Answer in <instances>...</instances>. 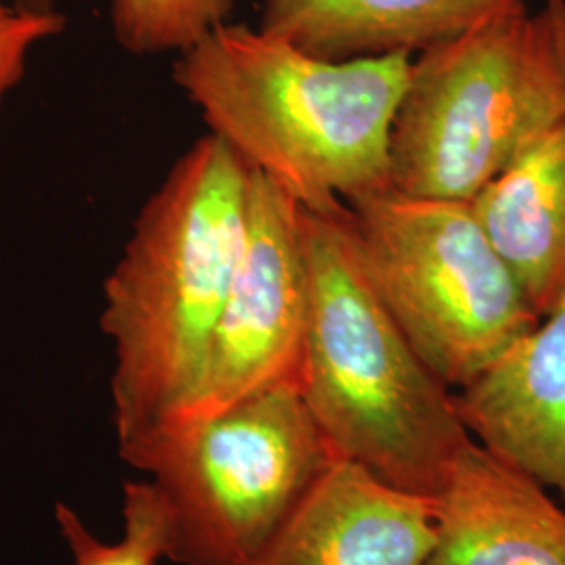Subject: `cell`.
Masks as SVG:
<instances>
[{"label": "cell", "mask_w": 565, "mask_h": 565, "mask_svg": "<svg viewBox=\"0 0 565 565\" xmlns=\"http://www.w3.org/2000/svg\"><path fill=\"white\" fill-rule=\"evenodd\" d=\"M413 57L321 60L228 21L177 55L172 81L210 135L323 212L392 186L390 139Z\"/></svg>", "instance_id": "cell-1"}, {"label": "cell", "mask_w": 565, "mask_h": 565, "mask_svg": "<svg viewBox=\"0 0 565 565\" xmlns=\"http://www.w3.org/2000/svg\"><path fill=\"white\" fill-rule=\"evenodd\" d=\"M247 186L249 166L207 132L132 224L103 285L118 445L170 417L198 382L239 260Z\"/></svg>", "instance_id": "cell-2"}, {"label": "cell", "mask_w": 565, "mask_h": 565, "mask_svg": "<svg viewBox=\"0 0 565 565\" xmlns=\"http://www.w3.org/2000/svg\"><path fill=\"white\" fill-rule=\"evenodd\" d=\"M310 310L300 394L343 461L438 499L473 443L455 390L425 364L364 273L345 205L303 210Z\"/></svg>", "instance_id": "cell-3"}, {"label": "cell", "mask_w": 565, "mask_h": 565, "mask_svg": "<svg viewBox=\"0 0 565 565\" xmlns=\"http://www.w3.org/2000/svg\"><path fill=\"white\" fill-rule=\"evenodd\" d=\"M565 126V0L480 21L413 57L390 139L406 195L469 202Z\"/></svg>", "instance_id": "cell-4"}, {"label": "cell", "mask_w": 565, "mask_h": 565, "mask_svg": "<svg viewBox=\"0 0 565 565\" xmlns=\"http://www.w3.org/2000/svg\"><path fill=\"white\" fill-rule=\"evenodd\" d=\"M162 494L177 565H245L340 461L298 385L205 417H170L118 445Z\"/></svg>", "instance_id": "cell-5"}, {"label": "cell", "mask_w": 565, "mask_h": 565, "mask_svg": "<svg viewBox=\"0 0 565 565\" xmlns=\"http://www.w3.org/2000/svg\"><path fill=\"white\" fill-rule=\"evenodd\" d=\"M343 205L375 294L448 387L469 384L541 321L469 202L387 186Z\"/></svg>", "instance_id": "cell-6"}, {"label": "cell", "mask_w": 565, "mask_h": 565, "mask_svg": "<svg viewBox=\"0 0 565 565\" xmlns=\"http://www.w3.org/2000/svg\"><path fill=\"white\" fill-rule=\"evenodd\" d=\"M308 310L303 207L249 168L239 260L202 373L170 417H205L277 385L300 387Z\"/></svg>", "instance_id": "cell-7"}, {"label": "cell", "mask_w": 565, "mask_h": 565, "mask_svg": "<svg viewBox=\"0 0 565 565\" xmlns=\"http://www.w3.org/2000/svg\"><path fill=\"white\" fill-rule=\"evenodd\" d=\"M438 499L335 461L245 565H425L436 543Z\"/></svg>", "instance_id": "cell-8"}, {"label": "cell", "mask_w": 565, "mask_h": 565, "mask_svg": "<svg viewBox=\"0 0 565 565\" xmlns=\"http://www.w3.org/2000/svg\"><path fill=\"white\" fill-rule=\"evenodd\" d=\"M469 436L565 501V291L551 312L455 390Z\"/></svg>", "instance_id": "cell-9"}, {"label": "cell", "mask_w": 565, "mask_h": 565, "mask_svg": "<svg viewBox=\"0 0 565 565\" xmlns=\"http://www.w3.org/2000/svg\"><path fill=\"white\" fill-rule=\"evenodd\" d=\"M425 565H565V509L545 486L476 440L438 497Z\"/></svg>", "instance_id": "cell-10"}, {"label": "cell", "mask_w": 565, "mask_h": 565, "mask_svg": "<svg viewBox=\"0 0 565 565\" xmlns=\"http://www.w3.org/2000/svg\"><path fill=\"white\" fill-rule=\"evenodd\" d=\"M525 0H264L258 28L321 60L419 55Z\"/></svg>", "instance_id": "cell-11"}, {"label": "cell", "mask_w": 565, "mask_h": 565, "mask_svg": "<svg viewBox=\"0 0 565 565\" xmlns=\"http://www.w3.org/2000/svg\"><path fill=\"white\" fill-rule=\"evenodd\" d=\"M469 205L543 319L565 291V126L488 182Z\"/></svg>", "instance_id": "cell-12"}, {"label": "cell", "mask_w": 565, "mask_h": 565, "mask_svg": "<svg viewBox=\"0 0 565 565\" xmlns=\"http://www.w3.org/2000/svg\"><path fill=\"white\" fill-rule=\"evenodd\" d=\"M124 532L105 543L67 503L55 505V522L70 546L72 565H158L170 555V513L147 478L126 482L121 492Z\"/></svg>", "instance_id": "cell-13"}, {"label": "cell", "mask_w": 565, "mask_h": 565, "mask_svg": "<svg viewBox=\"0 0 565 565\" xmlns=\"http://www.w3.org/2000/svg\"><path fill=\"white\" fill-rule=\"evenodd\" d=\"M235 0H111L114 39L137 57L191 49L228 23Z\"/></svg>", "instance_id": "cell-14"}, {"label": "cell", "mask_w": 565, "mask_h": 565, "mask_svg": "<svg viewBox=\"0 0 565 565\" xmlns=\"http://www.w3.org/2000/svg\"><path fill=\"white\" fill-rule=\"evenodd\" d=\"M65 28V18L55 13H36L0 0V105L20 84L32 51Z\"/></svg>", "instance_id": "cell-15"}, {"label": "cell", "mask_w": 565, "mask_h": 565, "mask_svg": "<svg viewBox=\"0 0 565 565\" xmlns=\"http://www.w3.org/2000/svg\"><path fill=\"white\" fill-rule=\"evenodd\" d=\"M9 2L18 9L36 11V13H55L57 11V0H9Z\"/></svg>", "instance_id": "cell-16"}]
</instances>
